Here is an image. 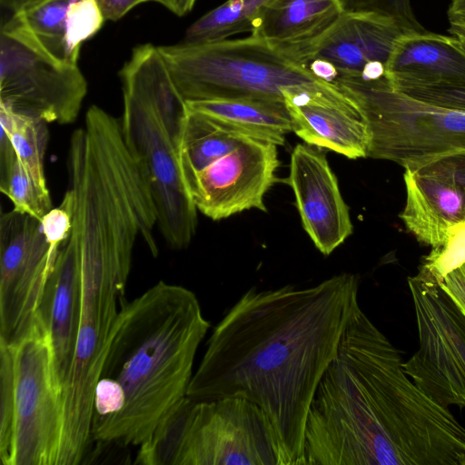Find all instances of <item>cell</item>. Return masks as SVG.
Masks as SVG:
<instances>
[{
  "label": "cell",
  "instance_id": "6da1fadb",
  "mask_svg": "<svg viewBox=\"0 0 465 465\" xmlns=\"http://www.w3.org/2000/svg\"><path fill=\"white\" fill-rule=\"evenodd\" d=\"M358 292L359 278L349 272L304 289H249L214 327L186 396L257 404L272 427L279 465H305L308 412L360 307Z\"/></svg>",
  "mask_w": 465,
  "mask_h": 465
},
{
  "label": "cell",
  "instance_id": "7a4b0ae2",
  "mask_svg": "<svg viewBox=\"0 0 465 465\" xmlns=\"http://www.w3.org/2000/svg\"><path fill=\"white\" fill-rule=\"evenodd\" d=\"M305 465H465V427L424 394L363 312L350 319L312 399Z\"/></svg>",
  "mask_w": 465,
  "mask_h": 465
},
{
  "label": "cell",
  "instance_id": "3957f363",
  "mask_svg": "<svg viewBox=\"0 0 465 465\" xmlns=\"http://www.w3.org/2000/svg\"><path fill=\"white\" fill-rule=\"evenodd\" d=\"M210 328L196 295L158 282L120 312L97 381L91 440L141 446L187 393Z\"/></svg>",
  "mask_w": 465,
  "mask_h": 465
},
{
  "label": "cell",
  "instance_id": "277c9868",
  "mask_svg": "<svg viewBox=\"0 0 465 465\" xmlns=\"http://www.w3.org/2000/svg\"><path fill=\"white\" fill-rule=\"evenodd\" d=\"M120 76L124 141L147 173L163 236L171 247L183 249L197 224V209L183 184L178 159L186 102L158 46H136Z\"/></svg>",
  "mask_w": 465,
  "mask_h": 465
},
{
  "label": "cell",
  "instance_id": "5b68a950",
  "mask_svg": "<svg viewBox=\"0 0 465 465\" xmlns=\"http://www.w3.org/2000/svg\"><path fill=\"white\" fill-rule=\"evenodd\" d=\"M185 102L220 99L283 101V89L327 84L267 42L248 36L158 46Z\"/></svg>",
  "mask_w": 465,
  "mask_h": 465
},
{
  "label": "cell",
  "instance_id": "8992f818",
  "mask_svg": "<svg viewBox=\"0 0 465 465\" xmlns=\"http://www.w3.org/2000/svg\"><path fill=\"white\" fill-rule=\"evenodd\" d=\"M360 109L370 132L367 157L412 171L465 153V113L415 99L385 77L338 76L333 83Z\"/></svg>",
  "mask_w": 465,
  "mask_h": 465
},
{
  "label": "cell",
  "instance_id": "52a82bcc",
  "mask_svg": "<svg viewBox=\"0 0 465 465\" xmlns=\"http://www.w3.org/2000/svg\"><path fill=\"white\" fill-rule=\"evenodd\" d=\"M11 345L15 404L6 465H56L63 401L50 336L36 317L29 331Z\"/></svg>",
  "mask_w": 465,
  "mask_h": 465
},
{
  "label": "cell",
  "instance_id": "ba28073f",
  "mask_svg": "<svg viewBox=\"0 0 465 465\" xmlns=\"http://www.w3.org/2000/svg\"><path fill=\"white\" fill-rule=\"evenodd\" d=\"M408 285L419 347L404 371L439 405L465 407V314L422 267Z\"/></svg>",
  "mask_w": 465,
  "mask_h": 465
},
{
  "label": "cell",
  "instance_id": "9c48e42d",
  "mask_svg": "<svg viewBox=\"0 0 465 465\" xmlns=\"http://www.w3.org/2000/svg\"><path fill=\"white\" fill-rule=\"evenodd\" d=\"M87 93L77 64L41 52L10 20L0 28V105L47 124L74 122Z\"/></svg>",
  "mask_w": 465,
  "mask_h": 465
},
{
  "label": "cell",
  "instance_id": "30bf717a",
  "mask_svg": "<svg viewBox=\"0 0 465 465\" xmlns=\"http://www.w3.org/2000/svg\"><path fill=\"white\" fill-rule=\"evenodd\" d=\"M174 465H279L271 422L244 398L192 400Z\"/></svg>",
  "mask_w": 465,
  "mask_h": 465
},
{
  "label": "cell",
  "instance_id": "8fae6325",
  "mask_svg": "<svg viewBox=\"0 0 465 465\" xmlns=\"http://www.w3.org/2000/svg\"><path fill=\"white\" fill-rule=\"evenodd\" d=\"M61 243L40 220L15 211L0 217V341L14 344L31 329Z\"/></svg>",
  "mask_w": 465,
  "mask_h": 465
},
{
  "label": "cell",
  "instance_id": "7c38bea8",
  "mask_svg": "<svg viewBox=\"0 0 465 465\" xmlns=\"http://www.w3.org/2000/svg\"><path fill=\"white\" fill-rule=\"evenodd\" d=\"M279 164L276 144L247 137L185 188L196 209L214 221L250 209L266 212L264 196Z\"/></svg>",
  "mask_w": 465,
  "mask_h": 465
},
{
  "label": "cell",
  "instance_id": "4fadbf2b",
  "mask_svg": "<svg viewBox=\"0 0 465 465\" xmlns=\"http://www.w3.org/2000/svg\"><path fill=\"white\" fill-rule=\"evenodd\" d=\"M408 31L412 30L390 15L343 11L318 38L284 54L305 67L309 62L320 60L331 64L338 76L377 80L385 76L393 45Z\"/></svg>",
  "mask_w": 465,
  "mask_h": 465
},
{
  "label": "cell",
  "instance_id": "5bb4252c",
  "mask_svg": "<svg viewBox=\"0 0 465 465\" xmlns=\"http://www.w3.org/2000/svg\"><path fill=\"white\" fill-rule=\"evenodd\" d=\"M292 132L307 144L349 159L367 157L370 132L355 103L337 85L283 89Z\"/></svg>",
  "mask_w": 465,
  "mask_h": 465
},
{
  "label": "cell",
  "instance_id": "9a60e30c",
  "mask_svg": "<svg viewBox=\"0 0 465 465\" xmlns=\"http://www.w3.org/2000/svg\"><path fill=\"white\" fill-rule=\"evenodd\" d=\"M285 182L294 193L304 230L322 254H331L352 233L353 225L325 154L297 144Z\"/></svg>",
  "mask_w": 465,
  "mask_h": 465
},
{
  "label": "cell",
  "instance_id": "2e32d148",
  "mask_svg": "<svg viewBox=\"0 0 465 465\" xmlns=\"http://www.w3.org/2000/svg\"><path fill=\"white\" fill-rule=\"evenodd\" d=\"M81 307L79 262L73 243L66 238L58 248L36 312L50 336L55 373L62 388L74 357Z\"/></svg>",
  "mask_w": 465,
  "mask_h": 465
},
{
  "label": "cell",
  "instance_id": "e0dca14e",
  "mask_svg": "<svg viewBox=\"0 0 465 465\" xmlns=\"http://www.w3.org/2000/svg\"><path fill=\"white\" fill-rule=\"evenodd\" d=\"M386 78L395 89L415 84H465V52L453 35L408 31L393 45Z\"/></svg>",
  "mask_w": 465,
  "mask_h": 465
},
{
  "label": "cell",
  "instance_id": "ac0fdd59",
  "mask_svg": "<svg viewBox=\"0 0 465 465\" xmlns=\"http://www.w3.org/2000/svg\"><path fill=\"white\" fill-rule=\"evenodd\" d=\"M343 11L340 0H267L252 20L250 35L285 52L318 38Z\"/></svg>",
  "mask_w": 465,
  "mask_h": 465
},
{
  "label": "cell",
  "instance_id": "d6986e66",
  "mask_svg": "<svg viewBox=\"0 0 465 465\" xmlns=\"http://www.w3.org/2000/svg\"><path fill=\"white\" fill-rule=\"evenodd\" d=\"M189 109L207 114L242 134L278 145L292 132V123L283 101L220 99L186 102Z\"/></svg>",
  "mask_w": 465,
  "mask_h": 465
},
{
  "label": "cell",
  "instance_id": "ffe728a7",
  "mask_svg": "<svg viewBox=\"0 0 465 465\" xmlns=\"http://www.w3.org/2000/svg\"><path fill=\"white\" fill-rule=\"evenodd\" d=\"M247 137L225 124L187 107L178 149L184 186L196 173L231 153Z\"/></svg>",
  "mask_w": 465,
  "mask_h": 465
},
{
  "label": "cell",
  "instance_id": "44dd1931",
  "mask_svg": "<svg viewBox=\"0 0 465 465\" xmlns=\"http://www.w3.org/2000/svg\"><path fill=\"white\" fill-rule=\"evenodd\" d=\"M71 0H46L26 10L9 14V19L41 52L53 60L77 64L66 41V13Z\"/></svg>",
  "mask_w": 465,
  "mask_h": 465
},
{
  "label": "cell",
  "instance_id": "7402d4cb",
  "mask_svg": "<svg viewBox=\"0 0 465 465\" xmlns=\"http://www.w3.org/2000/svg\"><path fill=\"white\" fill-rule=\"evenodd\" d=\"M412 172L420 188L449 223L465 221V153L441 158Z\"/></svg>",
  "mask_w": 465,
  "mask_h": 465
},
{
  "label": "cell",
  "instance_id": "603a6c76",
  "mask_svg": "<svg viewBox=\"0 0 465 465\" xmlns=\"http://www.w3.org/2000/svg\"><path fill=\"white\" fill-rule=\"evenodd\" d=\"M0 190L15 211L40 221L53 208L48 188L35 180L4 133L0 134Z\"/></svg>",
  "mask_w": 465,
  "mask_h": 465
},
{
  "label": "cell",
  "instance_id": "cb8c5ba5",
  "mask_svg": "<svg viewBox=\"0 0 465 465\" xmlns=\"http://www.w3.org/2000/svg\"><path fill=\"white\" fill-rule=\"evenodd\" d=\"M266 1L226 0L193 22L186 30L183 43L215 42L250 33L256 13Z\"/></svg>",
  "mask_w": 465,
  "mask_h": 465
},
{
  "label": "cell",
  "instance_id": "d4e9b609",
  "mask_svg": "<svg viewBox=\"0 0 465 465\" xmlns=\"http://www.w3.org/2000/svg\"><path fill=\"white\" fill-rule=\"evenodd\" d=\"M47 123L0 105L1 133L5 134L18 158L35 180L47 187L44 157L48 140Z\"/></svg>",
  "mask_w": 465,
  "mask_h": 465
},
{
  "label": "cell",
  "instance_id": "484cf974",
  "mask_svg": "<svg viewBox=\"0 0 465 465\" xmlns=\"http://www.w3.org/2000/svg\"><path fill=\"white\" fill-rule=\"evenodd\" d=\"M403 177L407 197L401 219L420 242L431 249L442 246L448 239L451 223L436 209L411 169H405Z\"/></svg>",
  "mask_w": 465,
  "mask_h": 465
},
{
  "label": "cell",
  "instance_id": "4316f807",
  "mask_svg": "<svg viewBox=\"0 0 465 465\" xmlns=\"http://www.w3.org/2000/svg\"><path fill=\"white\" fill-rule=\"evenodd\" d=\"M15 404V363L11 344L0 341V458L8 460Z\"/></svg>",
  "mask_w": 465,
  "mask_h": 465
},
{
  "label": "cell",
  "instance_id": "83f0119b",
  "mask_svg": "<svg viewBox=\"0 0 465 465\" xmlns=\"http://www.w3.org/2000/svg\"><path fill=\"white\" fill-rule=\"evenodd\" d=\"M105 17L96 0H71L66 13V41L70 53L79 57L82 44L103 26Z\"/></svg>",
  "mask_w": 465,
  "mask_h": 465
},
{
  "label": "cell",
  "instance_id": "f1b7e54d",
  "mask_svg": "<svg viewBox=\"0 0 465 465\" xmlns=\"http://www.w3.org/2000/svg\"><path fill=\"white\" fill-rule=\"evenodd\" d=\"M465 264V221L451 224L446 242L431 249L421 267L438 282Z\"/></svg>",
  "mask_w": 465,
  "mask_h": 465
},
{
  "label": "cell",
  "instance_id": "f546056e",
  "mask_svg": "<svg viewBox=\"0 0 465 465\" xmlns=\"http://www.w3.org/2000/svg\"><path fill=\"white\" fill-rule=\"evenodd\" d=\"M396 90L438 107L465 113V84H415Z\"/></svg>",
  "mask_w": 465,
  "mask_h": 465
},
{
  "label": "cell",
  "instance_id": "4dcf8cb0",
  "mask_svg": "<svg viewBox=\"0 0 465 465\" xmlns=\"http://www.w3.org/2000/svg\"><path fill=\"white\" fill-rule=\"evenodd\" d=\"M344 11L375 12L390 15L406 28L424 32L412 10L411 0H340Z\"/></svg>",
  "mask_w": 465,
  "mask_h": 465
},
{
  "label": "cell",
  "instance_id": "1f68e13d",
  "mask_svg": "<svg viewBox=\"0 0 465 465\" xmlns=\"http://www.w3.org/2000/svg\"><path fill=\"white\" fill-rule=\"evenodd\" d=\"M40 222L46 239L62 243L68 237L72 226L68 201L64 197L60 205L52 208Z\"/></svg>",
  "mask_w": 465,
  "mask_h": 465
},
{
  "label": "cell",
  "instance_id": "d6a6232c",
  "mask_svg": "<svg viewBox=\"0 0 465 465\" xmlns=\"http://www.w3.org/2000/svg\"><path fill=\"white\" fill-rule=\"evenodd\" d=\"M438 282L465 314V264L450 272Z\"/></svg>",
  "mask_w": 465,
  "mask_h": 465
},
{
  "label": "cell",
  "instance_id": "836d02e7",
  "mask_svg": "<svg viewBox=\"0 0 465 465\" xmlns=\"http://www.w3.org/2000/svg\"><path fill=\"white\" fill-rule=\"evenodd\" d=\"M106 20L116 21L136 5L149 0H96Z\"/></svg>",
  "mask_w": 465,
  "mask_h": 465
},
{
  "label": "cell",
  "instance_id": "e575fe53",
  "mask_svg": "<svg viewBox=\"0 0 465 465\" xmlns=\"http://www.w3.org/2000/svg\"><path fill=\"white\" fill-rule=\"evenodd\" d=\"M447 15L448 32L455 37L465 38V0H450Z\"/></svg>",
  "mask_w": 465,
  "mask_h": 465
},
{
  "label": "cell",
  "instance_id": "d590c367",
  "mask_svg": "<svg viewBox=\"0 0 465 465\" xmlns=\"http://www.w3.org/2000/svg\"><path fill=\"white\" fill-rule=\"evenodd\" d=\"M46 0H7L1 4V7L6 9L9 14L18 13L35 6Z\"/></svg>",
  "mask_w": 465,
  "mask_h": 465
},
{
  "label": "cell",
  "instance_id": "8d00e7d4",
  "mask_svg": "<svg viewBox=\"0 0 465 465\" xmlns=\"http://www.w3.org/2000/svg\"><path fill=\"white\" fill-rule=\"evenodd\" d=\"M460 43V45L461 46V48L463 49V51L465 52V38L464 37H456Z\"/></svg>",
  "mask_w": 465,
  "mask_h": 465
},
{
  "label": "cell",
  "instance_id": "74e56055",
  "mask_svg": "<svg viewBox=\"0 0 465 465\" xmlns=\"http://www.w3.org/2000/svg\"><path fill=\"white\" fill-rule=\"evenodd\" d=\"M5 1H7V0H0V4H3V3H5Z\"/></svg>",
  "mask_w": 465,
  "mask_h": 465
}]
</instances>
